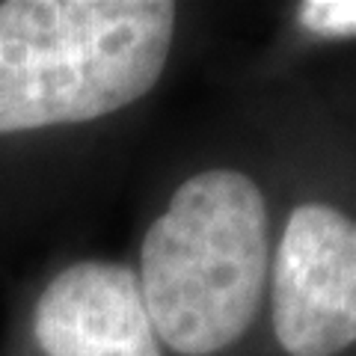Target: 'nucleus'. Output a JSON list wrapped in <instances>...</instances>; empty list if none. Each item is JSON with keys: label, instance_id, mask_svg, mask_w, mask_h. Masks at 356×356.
<instances>
[{"label": "nucleus", "instance_id": "obj_1", "mask_svg": "<svg viewBox=\"0 0 356 356\" xmlns=\"http://www.w3.org/2000/svg\"><path fill=\"white\" fill-rule=\"evenodd\" d=\"M166 0L0 3V134L83 125L131 107L172 51Z\"/></svg>", "mask_w": 356, "mask_h": 356}, {"label": "nucleus", "instance_id": "obj_2", "mask_svg": "<svg viewBox=\"0 0 356 356\" xmlns=\"http://www.w3.org/2000/svg\"><path fill=\"white\" fill-rule=\"evenodd\" d=\"M270 267V220L247 172L205 170L178 184L143 235L140 288L161 344L181 356L232 348L252 327Z\"/></svg>", "mask_w": 356, "mask_h": 356}, {"label": "nucleus", "instance_id": "obj_3", "mask_svg": "<svg viewBox=\"0 0 356 356\" xmlns=\"http://www.w3.org/2000/svg\"><path fill=\"white\" fill-rule=\"evenodd\" d=\"M273 336L288 356H336L356 344V220L306 202L285 220L270 273Z\"/></svg>", "mask_w": 356, "mask_h": 356}, {"label": "nucleus", "instance_id": "obj_4", "mask_svg": "<svg viewBox=\"0 0 356 356\" xmlns=\"http://www.w3.org/2000/svg\"><path fill=\"white\" fill-rule=\"evenodd\" d=\"M44 356H163L137 273L116 261H77L44 285L33 309Z\"/></svg>", "mask_w": 356, "mask_h": 356}, {"label": "nucleus", "instance_id": "obj_5", "mask_svg": "<svg viewBox=\"0 0 356 356\" xmlns=\"http://www.w3.org/2000/svg\"><path fill=\"white\" fill-rule=\"evenodd\" d=\"M297 18L309 33L327 39L356 36V0H309L300 3Z\"/></svg>", "mask_w": 356, "mask_h": 356}]
</instances>
